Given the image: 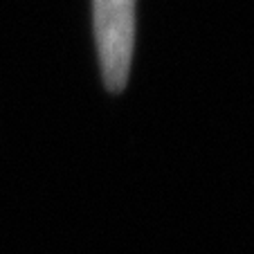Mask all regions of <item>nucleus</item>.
<instances>
[{"mask_svg": "<svg viewBox=\"0 0 254 254\" xmlns=\"http://www.w3.org/2000/svg\"><path fill=\"white\" fill-rule=\"evenodd\" d=\"M97 54L108 92L124 90L135 50V0H92Z\"/></svg>", "mask_w": 254, "mask_h": 254, "instance_id": "1", "label": "nucleus"}]
</instances>
